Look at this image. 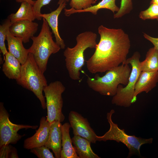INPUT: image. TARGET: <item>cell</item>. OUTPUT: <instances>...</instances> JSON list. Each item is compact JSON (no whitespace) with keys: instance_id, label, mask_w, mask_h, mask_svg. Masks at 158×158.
<instances>
[{"instance_id":"cell-1","label":"cell","mask_w":158,"mask_h":158,"mask_svg":"<svg viewBox=\"0 0 158 158\" xmlns=\"http://www.w3.org/2000/svg\"><path fill=\"white\" fill-rule=\"evenodd\" d=\"M100 39L94 54L86 61L91 73H103L123 63L126 59L130 44L128 35L121 29L98 28Z\"/></svg>"},{"instance_id":"cell-2","label":"cell","mask_w":158,"mask_h":158,"mask_svg":"<svg viewBox=\"0 0 158 158\" xmlns=\"http://www.w3.org/2000/svg\"><path fill=\"white\" fill-rule=\"evenodd\" d=\"M96 34L90 31H85L76 37V44L73 48L67 47L63 52L66 66L69 75L74 80L80 79V71L85 64L84 52L88 48H96Z\"/></svg>"},{"instance_id":"cell-3","label":"cell","mask_w":158,"mask_h":158,"mask_svg":"<svg viewBox=\"0 0 158 158\" xmlns=\"http://www.w3.org/2000/svg\"><path fill=\"white\" fill-rule=\"evenodd\" d=\"M131 71L128 64L122 63L107 71L102 76L98 74L94 78L88 76L87 82L90 88L101 95L114 96L119 85H127Z\"/></svg>"},{"instance_id":"cell-4","label":"cell","mask_w":158,"mask_h":158,"mask_svg":"<svg viewBox=\"0 0 158 158\" xmlns=\"http://www.w3.org/2000/svg\"><path fill=\"white\" fill-rule=\"evenodd\" d=\"M16 81L17 84L33 92L40 100L43 109L47 108L43 91L44 87L48 85L47 80L31 54L29 53L26 61L21 65L20 75Z\"/></svg>"},{"instance_id":"cell-5","label":"cell","mask_w":158,"mask_h":158,"mask_svg":"<svg viewBox=\"0 0 158 158\" xmlns=\"http://www.w3.org/2000/svg\"><path fill=\"white\" fill-rule=\"evenodd\" d=\"M42 19L40 32L38 36L31 38L32 43L28 49L41 71L44 73L46 70L49 56L52 54L57 53L61 48L53 40V33L51 31L47 22L44 18Z\"/></svg>"},{"instance_id":"cell-6","label":"cell","mask_w":158,"mask_h":158,"mask_svg":"<svg viewBox=\"0 0 158 158\" xmlns=\"http://www.w3.org/2000/svg\"><path fill=\"white\" fill-rule=\"evenodd\" d=\"M115 113L111 109L107 115V118L110 126L109 130L102 136H97V141L105 142L107 140H114L118 142H121L128 148L129 152L127 158L134 155L141 156L140 149L142 145L146 144L152 143L153 138L148 139L137 137L135 135L127 134L123 129H121L117 124L113 122L112 116Z\"/></svg>"},{"instance_id":"cell-7","label":"cell","mask_w":158,"mask_h":158,"mask_svg":"<svg viewBox=\"0 0 158 158\" xmlns=\"http://www.w3.org/2000/svg\"><path fill=\"white\" fill-rule=\"evenodd\" d=\"M140 57V53L136 51L131 57L126 59L123 63L130 64L132 70L128 83L126 86L123 87L120 84L118 85L116 93L113 96L111 100L112 104L128 107L135 102L134 96L135 85L141 72L139 67Z\"/></svg>"},{"instance_id":"cell-8","label":"cell","mask_w":158,"mask_h":158,"mask_svg":"<svg viewBox=\"0 0 158 158\" xmlns=\"http://www.w3.org/2000/svg\"><path fill=\"white\" fill-rule=\"evenodd\" d=\"M66 88L61 82L56 81L45 87L43 92L47 109V119L51 123L54 121L62 122L65 117L62 112V94Z\"/></svg>"},{"instance_id":"cell-9","label":"cell","mask_w":158,"mask_h":158,"mask_svg":"<svg viewBox=\"0 0 158 158\" xmlns=\"http://www.w3.org/2000/svg\"><path fill=\"white\" fill-rule=\"evenodd\" d=\"M38 127L37 125L17 124L12 123L4 103H0V147L7 145L16 144L25 135L18 133L20 130L36 129Z\"/></svg>"},{"instance_id":"cell-10","label":"cell","mask_w":158,"mask_h":158,"mask_svg":"<svg viewBox=\"0 0 158 158\" xmlns=\"http://www.w3.org/2000/svg\"><path fill=\"white\" fill-rule=\"evenodd\" d=\"M68 120L74 135L79 136L95 143L97 135L91 128L87 119L74 111L70 112Z\"/></svg>"},{"instance_id":"cell-11","label":"cell","mask_w":158,"mask_h":158,"mask_svg":"<svg viewBox=\"0 0 158 158\" xmlns=\"http://www.w3.org/2000/svg\"><path fill=\"white\" fill-rule=\"evenodd\" d=\"M51 123L47 117L42 116L40 121L39 128L32 136L25 139L24 142L23 147L27 150L44 145L49 137Z\"/></svg>"},{"instance_id":"cell-12","label":"cell","mask_w":158,"mask_h":158,"mask_svg":"<svg viewBox=\"0 0 158 158\" xmlns=\"http://www.w3.org/2000/svg\"><path fill=\"white\" fill-rule=\"evenodd\" d=\"M38 24L32 21L23 20L12 24L9 29L10 33L13 36L18 38L26 43L34 36L37 32Z\"/></svg>"},{"instance_id":"cell-13","label":"cell","mask_w":158,"mask_h":158,"mask_svg":"<svg viewBox=\"0 0 158 158\" xmlns=\"http://www.w3.org/2000/svg\"><path fill=\"white\" fill-rule=\"evenodd\" d=\"M69 1V0H59L58 3L59 6L56 10L49 13H41L40 15L47 22L54 35L56 42L62 49L65 48L66 45L59 32L58 17L62 10L65 8L66 2Z\"/></svg>"},{"instance_id":"cell-14","label":"cell","mask_w":158,"mask_h":158,"mask_svg":"<svg viewBox=\"0 0 158 158\" xmlns=\"http://www.w3.org/2000/svg\"><path fill=\"white\" fill-rule=\"evenodd\" d=\"M158 82V71L141 72L135 85L134 102L138 95L142 92L147 93L156 86Z\"/></svg>"},{"instance_id":"cell-15","label":"cell","mask_w":158,"mask_h":158,"mask_svg":"<svg viewBox=\"0 0 158 158\" xmlns=\"http://www.w3.org/2000/svg\"><path fill=\"white\" fill-rule=\"evenodd\" d=\"M61 122L54 121L51 123L50 132L44 146L51 149L56 158H61L62 133Z\"/></svg>"},{"instance_id":"cell-16","label":"cell","mask_w":158,"mask_h":158,"mask_svg":"<svg viewBox=\"0 0 158 158\" xmlns=\"http://www.w3.org/2000/svg\"><path fill=\"white\" fill-rule=\"evenodd\" d=\"M8 52L16 57L21 64L26 61L29 54L28 49L24 47L21 40L12 35L9 32L6 39Z\"/></svg>"},{"instance_id":"cell-17","label":"cell","mask_w":158,"mask_h":158,"mask_svg":"<svg viewBox=\"0 0 158 158\" xmlns=\"http://www.w3.org/2000/svg\"><path fill=\"white\" fill-rule=\"evenodd\" d=\"M70 123H66L61 126L62 149L61 158H79L72 145L70 135Z\"/></svg>"},{"instance_id":"cell-18","label":"cell","mask_w":158,"mask_h":158,"mask_svg":"<svg viewBox=\"0 0 158 158\" xmlns=\"http://www.w3.org/2000/svg\"><path fill=\"white\" fill-rule=\"evenodd\" d=\"M2 70L9 79L18 80L21 74V64L19 61L8 52L5 55Z\"/></svg>"},{"instance_id":"cell-19","label":"cell","mask_w":158,"mask_h":158,"mask_svg":"<svg viewBox=\"0 0 158 158\" xmlns=\"http://www.w3.org/2000/svg\"><path fill=\"white\" fill-rule=\"evenodd\" d=\"M115 1L116 0H102L95 5L80 10H76L72 8L69 9L64 8V14L65 16H69L74 13L89 12L96 15L98 11L101 9H108L114 13L115 12H117L119 9V8L116 5Z\"/></svg>"},{"instance_id":"cell-20","label":"cell","mask_w":158,"mask_h":158,"mask_svg":"<svg viewBox=\"0 0 158 158\" xmlns=\"http://www.w3.org/2000/svg\"><path fill=\"white\" fill-rule=\"evenodd\" d=\"M72 143L79 158H100L91 149V142L82 137L74 135L72 138Z\"/></svg>"},{"instance_id":"cell-21","label":"cell","mask_w":158,"mask_h":158,"mask_svg":"<svg viewBox=\"0 0 158 158\" xmlns=\"http://www.w3.org/2000/svg\"><path fill=\"white\" fill-rule=\"evenodd\" d=\"M12 24L18 21L28 20L33 21L35 19L33 5L28 2L23 1L15 13H12L8 17Z\"/></svg>"},{"instance_id":"cell-22","label":"cell","mask_w":158,"mask_h":158,"mask_svg":"<svg viewBox=\"0 0 158 158\" xmlns=\"http://www.w3.org/2000/svg\"><path fill=\"white\" fill-rule=\"evenodd\" d=\"M139 67L141 72L158 71V50L154 47L150 48L145 60L140 62Z\"/></svg>"},{"instance_id":"cell-23","label":"cell","mask_w":158,"mask_h":158,"mask_svg":"<svg viewBox=\"0 0 158 158\" xmlns=\"http://www.w3.org/2000/svg\"><path fill=\"white\" fill-rule=\"evenodd\" d=\"M11 24L10 20L8 18L0 25V49L4 56V60L5 59V54L8 52L5 46V41L9 32Z\"/></svg>"},{"instance_id":"cell-24","label":"cell","mask_w":158,"mask_h":158,"mask_svg":"<svg viewBox=\"0 0 158 158\" xmlns=\"http://www.w3.org/2000/svg\"><path fill=\"white\" fill-rule=\"evenodd\" d=\"M140 18L143 20L156 19L158 20V5L150 4L147 9L141 11L139 14Z\"/></svg>"},{"instance_id":"cell-25","label":"cell","mask_w":158,"mask_h":158,"mask_svg":"<svg viewBox=\"0 0 158 158\" xmlns=\"http://www.w3.org/2000/svg\"><path fill=\"white\" fill-rule=\"evenodd\" d=\"M133 8L132 0H121L119 9L116 13L114 14V18H121L129 13Z\"/></svg>"},{"instance_id":"cell-26","label":"cell","mask_w":158,"mask_h":158,"mask_svg":"<svg viewBox=\"0 0 158 158\" xmlns=\"http://www.w3.org/2000/svg\"><path fill=\"white\" fill-rule=\"evenodd\" d=\"M97 0H71L69 5L76 10L86 9L95 4Z\"/></svg>"},{"instance_id":"cell-27","label":"cell","mask_w":158,"mask_h":158,"mask_svg":"<svg viewBox=\"0 0 158 158\" xmlns=\"http://www.w3.org/2000/svg\"><path fill=\"white\" fill-rule=\"evenodd\" d=\"M30 152L38 158H54L53 154L47 147L44 145L35 147L30 150Z\"/></svg>"},{"instance_id":"cell-28","label":"cell","mask_w":158,"mask_h":158,"mask_svg":"<svg viewBox=\"0 0 158 158\" xmlns=\"http://www.w3.org/2000/svg\"><path fill=\"white\" fill-rule=\"evenodd\" d=\"M0 158H18L15 148L9 145L0 147Z\"/></svg>"},{"instance_id":"cell-29","label":"cell","mask_w":158,"mask_h":158,"mask_svg":"<svg viewBox=\"0 0 158 158\" xmlns=\"http://www.w3.org/2000/svg\"><path fill=\"white\" fill-rule=\"evenodd\" d=\"M51 0H37L35 1L33 5V9L35 19L37 20H40L42 18L40 16L42 8L49 4Z\"/></svg>"},{"instance_id":"cell-30","label":"cell","mask_w":158,"mask_h":158,"mask_svg":"<svg viewBox=\"0 0 158 158\" xmlns=\"http://www.w3.org/2000/svg\"><path fill=\"white\" fill-rule=\"evenodd\" d=\"M143 36L145 38L151 42L154 47L158 50V38L152 37L145 33H144Z\"/></svg>"},{"instance_id":"cell-31","label":"cell","mask_w":158,"mask_h":158,"mask_svg":"<svg viewBox=\"0 0 158 158\" xmlns=\"http://www.w3.org/2000/svg\"><path fill=\"white\" fill-rule=\"evenodd\" d=\"M16 1L18 3H21L23 1H25L28 2L32 5L34 4L35 2V1L32 0H16Z\"/></svg>"},{"instance_id":"cell-32","label":"cell","mask_w":158,"mask_h":158,"mask_svg":"<svg viewBox=\"0 0 158 158\" xmlns=\"http://www.w3.org/2000/svg\"><path fill=\"white\" fill-rule=\"evenodd\" d=\"M150 4H156L158 5V0H151Z\"/></svg>"}]
</instances>
